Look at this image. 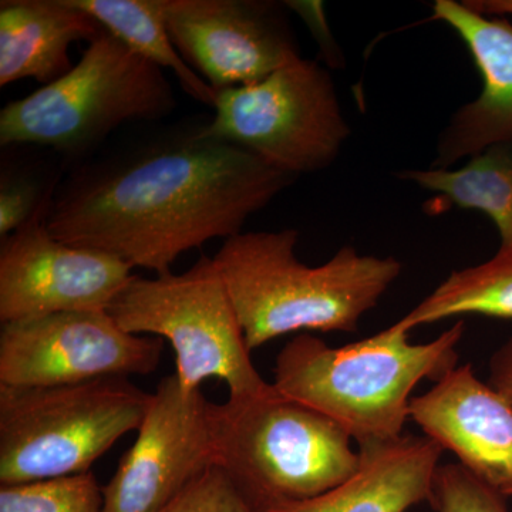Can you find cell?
Returning <instances> with one entry per match:
<instances>
[{"mask_svg":"<svg viewBox=\"0 0 512 512\" xmlns=\"http://www.w3.org/2000/svg\"><path fill=\"white\" fill-rule=\"evenodd\" d=\"M296 177L202 126L70 175L53 195V237L164 275L184 252L241 234Z\"/></svg>","mask_w":512,"mask_h":512,"instance_id":"1","label":"cell"},{"mask_svg":"<svg viewBox=\"0 0 512 512\" xmlns=\"http://www.w3.org/2000/svg\"><path fill=\"white\" fill-rule=\"evenodd\" d=\"M299 232H241L214 256L249 352L299 330L355 332L402 272L393 256L340 248L308 266L296 256Z\"/></svg>","mask_w":512,"mask_h":512,"instance_id":"2","label":"cell"},{"mask_svg":"<svg viewBox=\"0 0 512 512\" xmlns=\"http://www.w3.org/2000/svg\"><path fill=\"white\" fill-rule=\"evenodd\" d=\"M463 320L429 343H412L407 330L389 329L332 348L315 336L298 335L276 357L274 387L339 424L357 446L403 436L414 387L436 383L457 367Z\"/></svg>","mask_w":512,"mask_h":512,"instance_id":"3","label":"cell"},{"mask_svg":"<svg viewBox=\"0 0 512 512\" xmlns=\"http://www.w3.org/2000/svg\"><path fill=\"white\" fill-rule=\"evenodd\" d=\"M212 420L217 466L256 510L328 493L359 468V450L339 424L272 383L254 396L212 404Z\"/></svg>","mask_w":512,"mask_h":512,"instance_id":"4","label":"cell"},{"mask_svg":"<svg viewBox=\"0 0 512 512\" xmlns=\"http://www.w3.org/2000/svg\"><path fill=\"white\" fill-rule=\"evenodd\" d=\"M177 106L164 70L104 32L56 82L0 111V144L80 157L117 128L160 120Z\"/></svg>","mask_w":512,"mask_h":512,"instance_id":"5","label":"cell"},{"mask_svg":"<svg viewBox=\"0 0 512 512\" xmlns=\"http://www.w3.org/2000/svg\"><path fill=\"white\" fill-rule=\"evenodd\" d=\"M153 393L128 377L47 387L0 384V483L86 473L138 430Z\"/></svg>","mask_w":512,"mask_h":512,"instance_id":"6","label":"cell"},{"mask_svg":"<svg viewBox=\"0 0 512 512\" xmlns=\"http://www.w3.org/2000/svg\"><path fill=\"white\" fill-rule=\"evenodd\" d=\"M107 312L128 333L167 339L184 389H201L210 377L227 383L229 397L254 396L271 386L252 365L214 258L202 255L183 274L134 275Z\"/></svg>","mask_w":512,"mask_h":512,"instance_id":"7","label":"cell"},{"mask_svg":"<svg viewBox=\"0 0 512 512\" xmlns=\"http://www.w3.org/2000/svg\"><path fill=\"white\" fill-rule=\"evenodd\" d=\"M214 109L207 136L293 177L330 167L350 136L332 76L303 57L261 82L220 90Z\"/></svg>","mask_w":512,"mask_h":512,"instance_id":"8","label":"cell"},{"mask_svg":"<svg viewBox=\"0 0 512 512\" xmlns=\"http://www.w3.org/2000/svg\"><path fill=\"white\" fill-rule=\"evenodd\" d=\"M163 348V339L128 333L107 311L15 320L0 329V384L47 387L150 375Z\"/></svg>","mask_w":512,"mask_h":512,"instance_id":"9","label":"cell"},{"mask_svg":"<svg viewBox=\"0 0 512 512\" xmlns=\"http://www.w3.org/2000/svg\"><path fill=\"white\" fill-rule=\"evenodd\" d=\"M212 402L177 375L153 393L136 443L104 485V512H161L208 468L217 466Z\"/></svg>","mask_w":512,"mask_h":512,"instance_id":"10","label":"cell"},{"mask_svg":"<svg viewBox=\"0 0 512 512\" xmlns=\"http://www.w3.org/2000/svg\"><path fill=\"white\" fill-rule=\"evenodd\" d=\"M164 16L175 49L215 93L261 82L302 57L278 2L165 0Z\"/></svg>","mask_w":512,"mask_h":512,"instance_id":"11","label":"cell"},{"mask_svg":"<svg viewBox=\"0 0 512 512\" xmlns=\"http://www.w3.org/2000/svg\"><path fill=\"white\" fill-rule=\"evenodd\" d=\"M52 200L2 239V323L60 312L107 311L134 276L127 262L53 237L47 228Z\"/></svg>","mask_w":512,"mask_h":512,"instance_id":"12","label":"cell"},{"mask_svg":"<svg viewBox=\"0 0 512 512\" xmlns=\"http://www.w3.org/2000/svg\"><path fill=\"white\" fill-rule=\"evenodd\" d=\"M410 419L478 480L511 497L512 406L471 365L454 367L413 397Z\"/></svg>","mask_w":512,"mask_h":512,"instance_id":"13","label":"cell"},{"mask_svg":"<svg viewBox=\"0 0 512 512\" xmlns=\"http://www.w3.org/2000/svg\"><path fill=\"white\" fill-rule=\"evenodd\" d=\"M433 12L456 30L483 77V92L453 114L437 141L431 168L450 170L463 158L512 144V23L456 0H436Z\"/></svg>","mask_w":512,"mask_h":512,"instance_id":"14","label":"cell"},{"mask_svg":"<svg viewBox=\"0 0 512 512\" xmlns=\"http://www.w3.org/2000/svg\"><path fill=\"white\" fill-rule=\"evenodd\" d=\"M443 451L413 434L360 446L359 468L345 483L309 500L265 504L258 512H407L431 500Z\"/></svg>","mask_w":512,"mask_h":512,"instance_id":"15","label":"cell"},{"mask_svg":"<svg viewBox=\"0 0 512 512\" xmlns=\"http://www.w3.org/2000/svg\"><path fill=\"white\" fill-rule=\"evenodd\" d=\"M106 32L73 0H2L0 87L23 79L47 86L73 69V43H92Z\"/></svg>","mask_w":512,"mask_h":512,"instance_id":"16","label":"cell"},{"mask_svg":"<svg viewBox=\"0 0 512 512\" xmlns=\"http://www.w3.org/2000/svg\"><path fill=\"white\" fill-rule=\"evenodd\" d=\"M128 49L170 70L184 92L214 109L217 93L184 62L165 26V0H73Z\"/></svg>","mask_w":512,"mask_h":512,"instance_id":"17","label":"cell"},{"mask_svg":"<svg viewBox=\"0 0 512 512\" xmlns=\"http://www.w3.org/2000/svg\"><path fill=\"white\" fill-rule=\"evenodd\" d=\"M400 178L439 192L464 210L483 212L501 244L512 245V144L487 148L460 168L410 170Z\"/></svg>","mask_w":512,"mask_h":512,"instance_id":"18","label":"cell"},{"mask_svg":"<svg viewBox=\"0 0 512 512\" xmlns=\"http://www.w3.org/2000/svg\"><path fill=\"white\" fill-rule=\"evenodd\" d=\"M457 315L512 319V245L484 264L453 272L396 325L410 330Z\"/></svg>","mask_w":512,"mask_h":512,"instance_id":"19","label":"cell"},{"mask_svg":"<svg viewBox=\"0 0 512 512\" xmlns=\"http://www.w3.org/2000/svg\"><path fill=\"white\" fill-rule=\"evenodd\" d=\"M0 512H104L103 487L92 471L2 485Z\"/></svg>","mask_w":512,"mask_h":512,"instance_id":"20","label":"cell"},{"mask_svg":"<svg viewBox=\"0 0 512 512\" xmlns=\"http://www.w3.org/2000/svg\"><path fill=\"white\" fill-rule=\"evenodd\" d=\"M505 498L460 463H451L437 470L430 504L436 512H510Z\"/></svg>","mask_w":512,"mask_h":512,"instance_id":"21","label":"cell"},{"mask_svg":"<svg viewBox=\"0 0 512 512\" xmlns=\"http://www.w3.org/2000/svg\"><path fill=\"white\" fill-rule=\"evenodd\" d=\"M161 512H258L227 471L208 468Z\"/></svg>","mask_w":512,"mask_h":512,"instance_id":"22","label":"cell"},{"mask_svg":"<svg viewBox=\"0 0 512 512\" xmlns=\"http://www.w3.org/2000/svg\"><path fill=\"white\" fill-rule=\"evenodd\" d=\"M43 194L30 175L2 173L0 180V237L8 238L18 231L52 198Z\"/></svg>","mask_w":512,"mask_h":512,"instance_id":"23","label":"cell"},{"mask_svg":"<svg viewBox=\"0 0 512 512\" xmlns=\"http://www.w3.org/2000/svg\"><path fill=\"white\" fill-rule=\"evenodd\" d=\"M494 387L512 406V338L495 350L490 359V379Z\"/></svg>","mask_w":512,"mask_h":512,"instance_id":"24","label":"cell"},{"mask_svg":"<svg viewBox=\"0 0 512 512\" xmlns=\"http://www.w3.org/2000/svg\"><path fill=\"white\" fill-rule=\"evenodd\" d=\"M464 3L478 13L488 16H512V0H464Z\"/></svg>","mask_w":512,"mask_h":512,"instance_id":"25","label":"cell"}]
</instances>
